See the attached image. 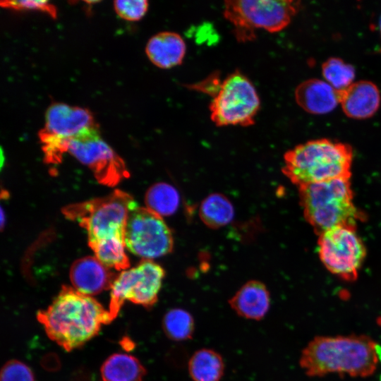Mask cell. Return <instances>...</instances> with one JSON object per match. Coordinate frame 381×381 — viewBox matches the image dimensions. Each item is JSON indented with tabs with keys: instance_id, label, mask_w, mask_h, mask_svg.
Wrapping results in <instances>:
<instances>
[{
	"instance_id": "16",
	"label": "cell",
	"mask_w": 381,
	"mask_h": 381,
	"mask_svg": "<svg viewBox=\"0 0 381 381\" xmlns=\"http://www.w3.org/2000/svg\"><path fill=\"white\" fill-rule=\"evenodd\" d=\"M229 304L238 316L260 320L270 309V292L262 282L250 280L240 287L229 300Z\"/></svg>"
},
{
	"instance_id": "2",
	"label": "cell",
	"mask_w": 381,
	"mask_h": 381,
	"mask_svg": "<svg viewBox=\"0 0 381 381\" xmlns=\"http://www.w3.org/2000/svg\"><path fill=\"white\" fill-rule=\"evenodd\" d=\"M379 358L378 346L368 335L317 336L303 349L299 365L310 377H365L375 373Z\"/></svg>"
},
{
	"instance_id": "17",
	"label": "cell",
	"mask_w": 381,
	"mask_h": 381,
	"mask_svg": "<svg viewBox=\"0 0 381 381\" xmlns=\"http://www.w3.org/2000/svg\"><path fill=\"white\" fill-rule=\"evenodd\" d=\"M186 45L177 32L164 31L153 35L147 42L145 53L157 67L168 69L180 65L186 55Z\"/></svg>"
},
{
	"instance_id": "23",
	"label": "cell",
	"mask_w": 381,
	"mask_h": 381,
	"mask_svg": "<svg viewBox=\"0 0 381 381\" xmlns=\"http://www.w3.org/2000/svg\"><path fill=\"white\" fill-rule=\"evenodd\" d=\"M325 81L337 90H342L353 83L354 67L337 57H330L322 65Z\"/></svg>"
},
{
	"instance_id": "22",
	"label": "cell",
	"mask_w": 381,
	"mask_h": 381,
	"mask_svg": "<svg viewBox=\"0 0 381 381\" xmlns=\"http://www.w3.org/2000/svg\"><path fill=\"white\" fill-rule=\"evenodd\" d=\"M162 327L167 337L176 341L190 339L195 330V322L187 310L176 308L168 310L162 320Z\"/></svg>"
},
{
	"instance_id": "25",
	"label": "cell",
	"mask_w": 381,
	"mask_h": 381,
	"mask_svg": "<svg viewBox=\"0 0 381 381\" xmlns=\"http://www.w3.org/2000/svg\"><path fill=\"white\" fill-rule=\"evenodd\" d=\"M0 381H35L31 369L24 363L11 360L2 367Z\"/></svg>"
},
{
	"instance_id": "14",
	"label": "cell",
	"mask_w": 381,
	"mask_h": 381,
	"mask_svg": "<svg viewBox=\"0 0 381 381\" xmlns=\"http://www.w3.org/2000/svg\"><path fill=\"white\" fill-rule=\"evenodd\" d=\"M337 91L341 109L349 118H370L380 107V92L377 85L371 81L363 80L353 82L348 87Z\"/></svg>"
},
{
	"instance_id": "9",
	"label": "cell",
	"mask_w": 381,
	"mask_h": 381,
	"mask_svg": "<svg viewBox=\"0 0 381 381\" xmlns=\"http://www.w3.org/2000/svg\"><path fill=\"white\" fill-rule=\"evenodd\" d=\"M125 244L133 254L151 260L171 253L174 239L162 217L134 201L126 219Z\"/></svg>"
},
{
	"instance_id": "27",
	"label": "cell",
	"mask_w": 381,
	"mask_h": 381,
	"mask_svg": "<svg viewBox=\"0 0 381 381\" xmlns=\"http://www.w3.org/2000/svg\"><path fill=\"white\" fill-rule=\"evenodd\" d=\"M380 35H381V16H380ZM380 52L381 53V47H380Z\"/></svg>"
},
{
	"instance_id": "4",
	"label": "cell",
	"mask_w": 381,
	"mask_h": 381,
	"mask_svg": "<svg viewBox=\"0 0 381 381\" xmlns=\"http://www.w3.org/2000/svg\"><path fill=\"white\" fill-rule=\"evenodd\" d=\"M298 192L304 217L318 235L336 227H356L361 219L350 179L303 186Z\"/></svg>"
},
{
	"instance_id": "24",
	"label": "cell",
	"mask_w": 381,
	"mask_h": 381,
	"mask_svg": "<svg viewBox=\"0 0 381 381\" xmlns=\"http://www.w3.org/2000/svg\"><path fill=\"white\" fill-rule=\"evenodd\" d=\"M114 8L121 18L135 21L141 19L148 9V1L145 0H118L114 1Z\"/></svg>"
},
{
	"instance_id": "15",
	"label": "cell",
	"mask_w": 381,
	"mask_h": 381,
	"mask_svg": "<svg viewBox=\"0 0 381 381\" xmlns=\"http://www.w3.org/2000/svg\"><path fill=\"white\" fill-rule=\"evenodd\" d=\"M294 95L298 106L313 114L329 113L339 104L338 91L325 80L318 78L301 83Z\"/></svg>"
},
{
	"instance_id": "8",
	"label": "cell",
	"mask_w": 381,
	"mask_h": 381,
	"mask_svg": "<svg viewBox=\"0 0 381 381\" xmlns=\"http://www.w3.org/2000/svg\"><path fill=\"white\" fill-rule=\"evenodd\" d=\"M87 109L64 103H54L47 109L44 126L39 138L47 163L61 162L68 142L87 129L96 126Z\"/></svg>"
},
{
	"instance_id": "6",
	"label": "cell",
	"mask_w": 381,
	"mask_h": 381,
	"mask_svg": "<svg viewBox=\"0 0 381 381\" xmlns=\"http://www.w3.org/2000/svg\"><path fill=\"white\" fill-rule=\"evenodd\" d=\"M300 6V1L291 0H227L223 15L231 24L236 40L247 42L255 39L258 30H282Z\"/></svg>"
},
{
	"instance_id": "20",
	"label": "cell",
	"mask_w": 381,
	"mask_h": 381,
	"mask_svg": "<svg viewBox=\"0 0 381 381\" xmlns=\"http://www.w3.org/2000/svg\"><path fill=\"white\" fill-rule=\"evenodd\" d=\"M199 215L206 226L212 229H218L226 226L233 219L234 210L226 196L214 193L202 200Z\"/></svg>"
},
{
	"instance_id": "18",
	"label": "cell",
	"mask_w": 381,
	"mask_h": 381,
	"mask_svg": "<svg viewBox=\"0 0 381 381\" xmlns=\"http://www.w3.org/2000/svg\"><path fill=\"white\" fill-rule=\"evenodd\" d=\"M145 373L138 358L123 353L111 355L101 367L103 381H143Z\"/></svg>"
},
{
	"instance_id": "10",
	"label": "cell",
	"mask_w": 381,
	"mask_h": 381,
	"mask_svg": "<svg viewBox=\"0 0 381 381\" xmlns=\"http://www.w3.org/2000/svg\"><path fill=\"white\" fill-rule=\"evenodd\" d=\"M320 259L332 274L346 282L355 281L366 255L356 227L339 226L319 235Z\"/></svg>"
},
{
	"instance_id": "1",
	"label": "cell",
	"mask_w": 381,
	"mask_h": 381,
	"mask_svg": "<svg viewBox=\"0 0 381 381\" xmlns=\"http://www.w3.org/2000/svg\"><path fill=\"white\" fill-rule=\"evenodd\" d=\"M47 336L67 351L84 345L112 321L109 310L92 296L63 286L50 306L37 313Z\"/></svg>"
},
{
	"instance_id": "13",
	"label": "cell",
	"mask_w": 381,
	"mask_h": 381,
	"mask_svg": "<svg viewBox=\"0 0 381 381\" xmlns=\"http://www.w3.org/2000/svg\"><path fill=\"white\" fill-rule=\"evenodd\" d=\"M69 276L75 290L90 296L111 289L116 278L109 267L92 256L76 260L71 267Z\"/></svg>"
},
{
	"instance_id": "11",
	"label": "cell",
	"mask_w": 381,
	"mask_h": 381,
	"mask_svg": "<svg viewBox=\"0 0 381 381\" xmlns=\"http://www.w3.org/2000/svg\"><path fill=\"white\" fill-rule=\"evenodd\" d=\"M165 276L164 270L151 260H143L136 267L123 270L111 288L109 313L113 320L126 301L152 308Z\"/></svg>"
},
{
	"instance_id": "19",
	"label": "cell",
	"mask_w": 381,
	"mask_h": 381,
	"mask_svg": "<svg viewBox=\"0 0 381 381\" xmlns=\"http://www.w3.org/2000/svg\"><path fill=\"white\" fill-rule=\"evenodd\" d=\"M188 370L193 381H220L224 373V360L216 351L201 349L190 358Z\"/></svg>"
},
{
	"instance_id": "21",
	"label": "cell",
	"mask_w": 381,
	"mask_h": 381,
	"mask_svg": "<svg viewBox=\"0 0 381 381\" xmlns=\"http://www.w3.org/2000/svg\"><path fill=\"white\" fill-rule=\"evenodd\" d=\"M146 207L162 216L173 214L179 207L180 197L171 185L159 182L150 186L145 194Z\"/></svg>"
},
{
	"instance_id": "5",
	"label": "cell",
	"mask_w": 381,
	"mask_h": 381,
	"mask_svg": "<svg viewBox=\"0 0 381 381\" xmlns=\"http://www.w3.org/2000/svg\"><path fill=\"white\" fill-rule=\"evenodd\" d=\"M133 202L128 193L115 190L104 198L68 205L62 212L86 230L92 248L109 241L125 242L126 219Z\"/></svg>"
},
{
	"instance_id": "26",
	"label": "cell",
	"mask_w": 381,
	"mask_h": 381,
	"mask_svg": "<svg viewBox=\"0 0 381 381\" xmlns=\"http://www.w3.org/2000/svg\"><path fill=\"white\" fill-rule=\"evenodd\" d=\"M1 6L15 10H34L48 13L52 18L57 16L56 8L48 1H4Z\"/></svg>"
},
{
	"instance_id": "7",
	"label": "cell",
	"mask_w": 381,
	"mask_h": 381,
	"mask_svg": "<svg viewBox=\"0 0 381 381\" xmlns=\"http://www.w3.org/2000/svg\"><path fill=\"white\" fill-rule=\"evenodd\" d=\"M260 108L256 88L237 69L219 83L209 105L210 119L219 127L253 125Z\"/></svg>"
},
{
	"instance_id": "12",
	"label": "cell",
	"mask_w": 381,
	"mask_h": 381,
	"mask_svg": "<svg viewBox=\"0 0 381 381\" xmlns=\"http://www.w3.org/2000/svg\"><path fill=\"white\" fill-rule=\"evenodd\" d=\"M67 152L89 167L102 185L114 186L129 176L123 160L102 138L97 126L72 138Z\"/></svg>"
},
{
	"instance_id": "3",
	"label": "cell",
	"mask_w": 381,
	"mask_h": 381,
	"mask_svg": "<svg viewBox=\"0 0 381 381\" xmlns=\"http://www.w3.org/2000/svg\"><path fill=\"white\" fill-rule=\"evenodd\" d=\"M352 147L327 138L307 141L284 155L283 174L298 188L339 179H350Z\"/></svg>"
}]
</instances>
